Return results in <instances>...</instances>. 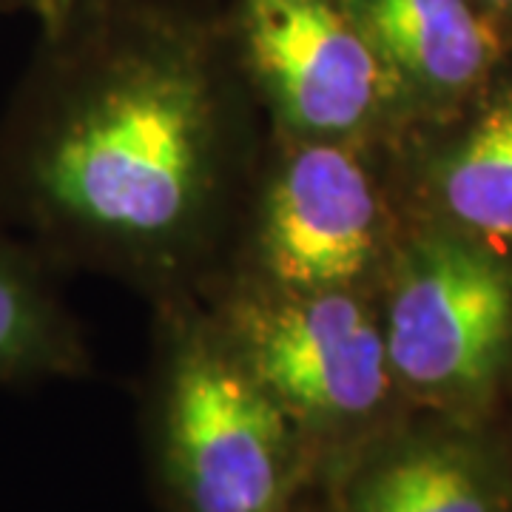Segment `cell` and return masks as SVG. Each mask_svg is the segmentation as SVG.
Segmentation results:
<instances>
[{
	"label": "cell",
	"mask_w": 512,
	"mask_h": 512,
	"mask_svg": "<svg viewBox=\"0 0 512 512\" xmlns=\"http://www.w3.org/2000/svg\"><path fill=\"white\" fill-rule=\"evenodd\" d=\"M254 109L225 15L194 0L43 29L0 120V225L52 268L183 299L237 237Z\"/></svg>",
	"instance_id": "1"
},
{
	"label": "cell",
	"mask_w": 512,
	"mask_h": 512,
	"mask_svg": "<svg viewBox=\"0 0 512 512\" xmlns=\"http://www.w3.org/2000/svg\"><path fill=\"white\" fill-rule=\"evenodd\" d=\"M379 146L271 134L237 228L239 282L376 293L402 239Z\"/></svg>",
	"instance_id": "2"
},
{
	"label": "cell",
	"mask_w": 512,
	"mask_h": 512,
	"mask_svg": "<svg viewBox=\"0 0 512 512\" xmlns=\"http://www.w3.org/2000/svg\"><path fill=\"white\" fill-rule=\"evenodd\" d=\"M163 458L188 512H282L296 424L256 382L214 316L168 305Z\"/></svg>",
	"instance_id": "3"
},
{
	"label": "cell",
	"mask_w": 512,
	"mask_h": 512,
	"mask_svg": "<svg viewBox=\"0 0 512 512\" xmlns=\"http://www.w3.org/2000/svg\"><path fill=\"white\" fill-rule=\"evenodd\" d=\"M376 302L396 387L421 399H476L510 362L512 271L447 225L402 234Z\"/></svg>",
	"instance_id": "4"
},
{
	"label": "cell",
	"mask_w": 512,
	"mask_h": 512,
	"mask_svg": "<svg viewBox=\"0 0 512 512\" xmlns=\"http://www.w3.org/2000/svg\"><path fill=\"white\" fill-rule=\"evenodd\" d=\"M214 322L296 430L353 433L396 387L376 293L268 291L234 279Z\"/></svg>",
	"instance_id": "5"
},
{
	"label": "cell",
	"mask_w": 512,
	"mask_h": 512,
	"mask_svg": "<svg viewBox=\"0 0 512 512\" xmlns=\"http://www.w3.org/2000/svg\"><path fill=\"white\" fill-rule=\"evenodd\" d=\"M222 15L276 137L387 143L404 123L393 80L342 0H231Z\"/></svg>",
	"instance_id": "6"
},
{
	"label": "cell",
	"mask_w": 512,
	"mask_h": 512,
	"mask_svg": "<svg viewBox=\"0 0 512 512\" xmlns=\"http://www.w3.org/2000/svg\"><path fill=\"white\" fill-rule=\"evenodd\" d=\"M399 94L402 120L487 92L512 40L476 0H342Z\"/></svg>",
	"instance_id": "7"
},
{
	"label": "cell",
	"mask_w": 512,
	"mask_h": 512,
	"mask_svg": "<svg viewBox=\"0 0 512 512\" xmlns=\"http://www.w3.org/2000/svg\"><path fill=\"white\" fill-rule=\"evenodd\" d=\"M52 265L0 225V382H37L86 370L80 325L63 305Z\"/></svg>",
	"instance_id": "8"
},
{
	"label": "cell",
	"mask_w": 512,
	"mask_h": 512,
	"mask_svg": "<svg viewBox=\"0 0 512 512\" xmlns=\"http://www.w3.org/2000/svg\"><path fill=\"white\" fill-rule=\"evenodd\" d=\"M498 92L430 168V194L439 211L433 222L490 248L512 242V89Z\"/></svg>",
	"instance_id": "9"
},
{
	"label": "cell",
	"mask_w": 512,
	"mask_h": 512,
	"mask_svg": "<svg viewBox=\"0 0 512 512\" xmlns=\"http://www.w3.org/2000/svg\"><path fill=\"white\" fill-rule=\"evenodd\" d=\"M339 512H501L473 456L413 441L367 458L345 481Z\"/></svg>",
	"instance_id": "10"
},
{
	"label": "cell",
	"mask_w": 512,
	"mask_h": 512,
	"mask_svg": "<svg viewBox=\"0 0 512 512\" xmlns=\"http://www.w3.org/2000/svg\"><path fill=\"white\" fill-rule=\"evenodd\" d=\"M114 3H123V0H40L35 20L40 32H43V29H55L66 20L89 15V12H97V9H106V6H114Z\"/></svg>",
	"instance_id": "11"
},
{
	"label": "cell",
	"mask_w": 512,
	"mask_h": 512,
	"mask_svg": "<svg viewBox=\"0 0 512 512\" xmlns=\"http://www.w3.org/2000/svg\"><path fill=\"white\" fill-rule=\"evenodd\" d=\"M476 3L504 29V35L512 40V0H476Z\"/></svg>",
	"instance_id": "12"
},
{
	"label": "cell",
	"mask_w": 512,
	"mask_h": 512,
	"mask_svg": "<svg viewBox=\"0 0 512 512\" xmlns=\"http://www.w3.org/2000/svg\"><path fill=\"white\" fill-rule=\"evenodd\" d=\"M3 3V12H29V15H37L40 9V0H0Z\"/></svg>",
	"instance_id": "13"
},
{
	"label": "cell",
	"mask_w": 512,
	"mask_h": 512,
	"mask_svg": "<svg viewBox=\"0 0 512 512\" xmlns=\"http://www.w3.org/2000/svg\"><path fill=\"white\" fill-rule=\"evenodd\" d=\"M0 12H3V3H0Z\"/></svg>",
	"instance_id": "14"
}]
</instances>
